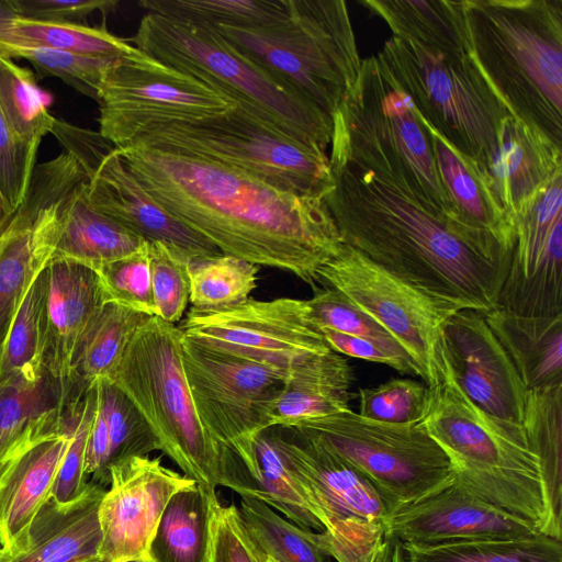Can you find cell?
Masks as SVG:
<instances>
[{
    "instance_id": "7dc6e473",
    "label": "cell",
    "mask_w": 562,
    "mask_h": 562,
    "mask_svg": "<svg viewBox=\"0 0 562 562\" xmlns=\"http://www.w3.org/2000/svg\"><path fill=\"white\" fill-rule=\"evenodd\" d=\"M104 303H115L133 311L156 316L149 269V241L135 252L94 270Z\"/></svg>"
},
{
    "instance_id": "277c9868",
    "label": "cell",
    "mask_w": 562,
    "mask_h": 562,
    "mask_svg": "<svg viewBox=\"0 0 562 562\" xmlns=\"http://www.w3.org/2000/svg\"><path fill=\"white\" fill-rule=\"evenodd\" d=\"M471 56L510 112L562 147V0H464Z\"/></svg>"
},
{
    "instance_id": "db71d44e",
    "label": "cell",
    "mask_w": 562,
    "mask_h": 562,
    "mask_svg": "<svg viewBox=\"0 0 562 562\" xmlns=\"http://www.w3.org/2000/svg\"><path fill=\"white\" fill-rule=\"evenodd\" d=\"M318 329L328 348L336 353L386 364L403 374L417 375L411 358L398 345L347 335L328 328Z\"/></svg>"
},
{
    "instance_id": "f6af8a7d",
    "label": "cell",
    "mask_w": 562,
    "mask_h": 562,
    "mask_svg": "<svg viewBox=\"0 0 562 562\" xmlns=\"http://www.w3.org/2000/svg\"><path fill=\"white\" fill-rule=\"evenodd\" d=\"M0 56L26 59L40 78L57 77L95 101L104 71L119 58L10 45H0Z\"/></svg>"
},
{
    "instance_id": "8fae6325",
    "label": "cell",
    "mask_w": 562,
    "mask_h": 562,
    "mask_svg": "<svg viewBox=\"0 0 562 562\" xmlns=\"http://www.w3.org/2000/svg\"><path fill=\"white\" fill-rule=\"evenodd\" d=\"M290 429L316 439L364 475L391 514L454 480L448 456L422 422H375L348 408Z\"/></svg>"
},
{
    "instance_id": "6125c7cd",
    "label": "cell",
    "mask_w": 562,
    "mask_h": 562,
    "mask_svg": "<svg viewBox=\"0 0 562 562\" xmlns=\"http://www.w3.org/2000/svg\"><path fill=\"white\" fill-rule=\"evenodd\" d=\"M3 553H4L3 548H0V559L2 558Z\"/></svg>"
},
{
    "instance_id": "ee69618b",
    "label": "cell",
    "mask_w": 562,
    "mask_h": 562,
    "mask_svg": "<svg viewBox=\"0 0 562 562\" xmlns=\"http://www.w3.org/2000/svg\"><path fill=\"white\" fill-rule=\"evenodd\" d=\"M93 384L109 432V471L116 462L160 450L149 425L121 389L108 379H99Z\"/></svg>"
},
{
    "instance_id": "9f6ffc18",
    "label": "cell",
    "mask_w": 562,
    "mask_h": 562,
    "mask_svg": "<svg viewBox=\"0 0 562 562\" xmlns=\"http://www.w3.org/2000/svg\"><path fill=\"white\" fill-rule=\"evenodd\" d=\"M50 133L55 135L66 153L76 159L88 178L114 148L100 132L86 130L64 120L56 119Z\"/></svg>"
},
{
    "instance_id": "11a10c76",
    "label": "cell",
    "mask_w": 562,
    "mask_h": 562,
    "mask_svg": "<svg viewBox=\"0 0 562 562\" xmlns=\"http://www.w3.org/2000/svg\"><path fill=\"white\" fill-rule=\"evenodd\" d=\"M14 15L56 23H77L93 12L113 11V0H10Z\"/></svg>"
},
{
    "instance_id": "bcb514c9",
    "label": "cell",
    "mask_w": 562,
    "mask_h": 562,
    "mask_svg": "<svg viewBox=\"0 0 562 562\" xmlns=\"http://www.w3.org/2000/svg\"><path fill=\"white\" fill-rule=\"evenodd\" d=\"M191 254L165 241L149 243V269L156 316L169 323L181 319L190 302Z\"/></svg>"
},
{
    "instance_id": "8d00e7d4",
    "label": "cell",
    "mask_w": 562,
    "mask_h": 562,
    "mask_svg": "<svg viewBox=\"0 0 562 562\" xmlns=\"http://www.w3.org/2000/svg\"><path fill=\"white\" fill-rule=\"evenodd\" d=\"M237 494L268 505L302 528L316 529L319 532L324 530L274 446L270 429L261 432L255 440L254 468Z\"/></svg>"
},
{
    "instance_id": "8992f818",
    "label": "cell",
    "mask_w": 562,
    "mask_h": 562,
    "mask_svg": "<svg viewBox=\"0 0 562 562\" xmlns=\"http://www.w3.org/2000/svg\"><path fill=\"white\" fill-rule=\"evenodd\" d=\"M215 27L243 55L331 119L360 74L362 59L344 0H292L290 14L280 22Z\"/></svg>"
},
{
    "instance_id": "b9f144b4",
    "label": "cell",
    "mask_w": 562,
    "mask_h": 562,
    "mask_svg": "<svg viewBox=\"0 0 562 562\" xmlns=\"http://www.w3.org/2000/svg\"><path fill=\"white\" fill-rule=\"evenodd\" d=\"M0 109L15 136L38 147L56 117L48 109L32 71L0 56Z\"/></svg>"
},
{
    "instance_id": "836d02e7",
    "label": "cell",
    "mask_w": 562,
    "mask_h": 562,
    "mask_svg": "<svg viewBox=\"0 0 562 562\" xmlns=\"http://www.w3.org/2000/svg\"><path fill=\"white\" fill-rule=\"evenodd\" d=\"M150 317L115 303H104L85 334L69 376L75 394L82 397L99 379L111 380L127 344Z\"/></svg>"
},
{
    "instance_id": "30bf717a",
    "label": "cell",
    "mask_w": 562,
    "mask_h": 562,
    "mask_svg": "<svg viewBox=\"0 0 562 562\" xmlns=\"http://www.w3.org/2000/svg\"><path fill=\"white\" fill-rule=\"evenodd\" d=\"M181 358L199 419L221 459L220 486L236 492L255 462V440L269 429L266 411L288 374L186 338Z\"/></svg>"
},
{
    "instance_id": "681fc988",
    "label": "cell",
    "mask_w": 562,
    "mask_h": 562,
    "mask_svg": "<svg viewBox=\"0 0 562 562\" xmlns=\"http://www.w3.org/2000/svg\"><path fill=\"white\" fill-rule=\"evenodd\" d=\"M207 562H276L249 532L239 508L211 495Z\"/></svg>"
},
{
    "instance_id": "94428289",
    "label": "cell",
    "mask_w": 562,
    "mask_h": 562,
    "mask_svg": "<svg viewBox=\"0 0 562 562\" xmlns=\"http://www.w3.org/2000/svg\"><path fill=\"white\" fill-rule=\"evenodd\" d=\"M119 562H149V561L146 559H126V560H121Z\"/></svg>"
},
{
    "instance_id": "7bdbcfd3",
    "label": "cell",
    "mask_w": 562,
    "mask_h": 562,
    "mask_svg": "<svg viewBox=\"0 0 562 562\" xmlns=\"http://www.w3.org/2000/svg\"><path fill=\"white\" fill-rule=\"evenodd\" d=\"M239 512L251 536L276 562H324L316 532L255 498L241 497Z\"/></svg>"
},
{
    "instance_id": "f907efd6",
    "label": "cell",
    "mask_w": 562,
    "mask_h": 562,
    "mask_svg": "<svg viewBox=\"0 0 562 562\" xmlns=\"http://www.w3.org/2000/svg\"><path fill=\"white\" fill-rule=\"evenodd\" d=\"M306 302L310 317L317 328L398 345L382 326L336 289H316Z\"/></svg>"
},
{
    "instance_id": "484cf974",
    "label": "cell",
    "mask_w": 562,
    "mask_h": 562,
    "mask_svg": "<svg viewBox=\"0 0 562 562\" xmlns=\"http://www.w3.org/2000/svg\"><path fill=\"white\" fill-rule=\"evenodd\" d=\"M81 400L72 405L61 430L32 441L0 473V544L4 551L50 497Z\"/></svg>"
},
{
    "instance_id": "7402d4cb",
    "label": "cell",
    "mask_w": 562,
    "mask_h": 562,
    "mask_svg": "<svg viewBox=\"0 0 562 562\" xmlns=\"http://www.w3.org/2000/svg\"><path fill=\"white\" fill-rule=\"evenodd\" d=\"M83 397V396H82ZM78 397L69 381L43 364L14 372L0 383V473L32 441L61 430Z\"/></svg>"
},
{
    "instance_id": "f5cc1de1",
    "label": "cell",
    "mask_w": 562,
    "mask_h": 562,
    "mask_svg": "<svg viewBox=\"0 0 562 562\" xmlns=\"http://www.w3.org/2000/svg\"><path fill=\"white\" fill-rule=\"evenodd\" d=\"M37 150L15 136L0 109V195L13 214L26 195Z\"/></svg>"
},
{
    "instance_id": "d590c367",
    "label": "cell",
    "mask_w": 562,
    "mask_h": 562,
    "mask_svg": "<svg viewBox=\"0 0 562 562\" xmlns=\"http://www.w3.org/2000/svg\"><path fill=\"white\" fill-rule=\"evenodd\" d=\"M521 425L539 459L550 510L562 522V383L527 390Z\"/></svg>"
},
{
    "instance_id": "4fadbf2b",
    "label": "cell",
    "mask_w": 562,
    "mask_h": 562,
    "mask_svg": "<svg viewBox=\"0 0 562 562\" xmlns=\"http://www.w3.org/2000/svg\"><path fill=\"white\" fill-rule=\"evenodd\" d=\"M97 102L99 132L115 148L128 146L150 124L205 119L236 106L216 89L135 46L104 71Z\"/></svg>"
},
{
    "instance_id": "2e32d148",
    "label": "cell",
    "mask_w": 562,
    "mask_h": 562,
    "mask_svg": "<svg viewBox=\"0 0 562 562\" xmlns=\"http://www.w3.org/2000/svg\"><path fill=\"white\" fill-rule=\"evenodd\" d=\"M341 104L396 150L435 213L477 245L480 239L459 222L442 186L427 124L378 55L362 59L359 77Z\"/></svg>"
},
{
    "instance_id": "60d3db41",
    "label": "cell",
    "mask_w": 562,
    "mask_h": 562,
    "mask_svg": "<svg viewBox=\"0 0 562 562\" xmlns=\"http://www.w3.org/2000/svg\"><path fill=\"white\" fill-rule=\"evenodd\" d=\"M47 265L31 281L0 357V383L27 367L43 364L47 329Z\"/></svg>"
},
{
    "instance_id": "f35d334b",
    "label": "cell",
    "mask_w": 562,
    "mask_h": 562,
    "mask_svg": "<svg viewBox=\"0 0 562 562\" xmlns=\"http://www.w3.org/2000/svg\"><path fill=\"white\" fill-rule=\"evenodd\" d=\"M147 12L214 26L255 29L284 20L292 0H143Z\"/></svg>"
},
{
    "instance_id": "ffe728a7",
    "label": "cell",
    "mask_w": 562,
    "mask_h": 562,
    "mask_svg": "<svg viewBox=\"0 0 562 562\" xmlns=\"http://www.w3.org/2000/svg\"><path fill=\"white\" fill-rule=\"evenodd\" d=\"M88 203L147 241L173 244L192 256L221 251L179 223L142 188L114 147L85 183Z\"/></svg>"
},
{
    "instance_id": "ac0fdd59",
    "label": "cell",
    "mask_w": 562,
    "mask_h": 562,
    "mask_svg": "<svg viewBox=\"0 0 562 562\" xmlns=\"http://www.w3.org/2000/svg\"><path fill=\"white\" fill-rule=\"evenodd\" d=\"M441 348L456 383L473 404L521 425L527 390L483 312L453 313L443 326Z\"/></svg>"
},
{
    "instance_id": "5bb4252c",
    "label": "cell",
    "mask_w": 562,
    "mask_h": 562,
    "mask_svg": "<svg viewBox=\"0 0 562 562\" xmlns=\"http://www.w3.org/2000/svg\"><path fill=\"white\" fill-rule=\"evenodd\" d=\"M318 277L394 338L427 386L437 383L443 326L462 308L411 285L346 244Z\"/></svg>"
},
{
    "instance_id": "1f68e13d",
    "label": "cell",
    "mask_w": 562,
    "mask_h": 562,
    "mask_svg": "<svg viewBox=\"0 0 562 562\" xmlns=\"http://www.w3.org/2000/svg\"><path fill=\"white\" fill-rule=\"evenodd\" d=\"M393 37L446 55H470L464 0H361Z\"/></svg>"
},
{
    "instance_id": "52a82bcc",
    "label": "cell",
    "mask_w": 562,
    "mask_h": 562,
    "mask_svg": "<svg viewBox=\"0 0 562 562\" xmlns=\"http://www.w3.org/2000/svg\"><path fill=\"white\" fill-rule=\"evenodd\" d=\"M182 331L158 316L133 335L110 381L145 418L168 456L196 483L220 486V452L201 424L184 374Z\"/></svg>"
},
{
    "instance_id": "816d5d0a",
    "label": "cell",
    "mask_w": 562,
    "mask_h": 562,
    "mask_svg": "<svg viewBox=\"0 0 562 562\" xmlns=\"http://www.w3.org/2000/svg\"><path fill=\"white\" fill-rule=\"evenodd\" d=\"M94 407L95 387L92 384L79 404L69 442L52 488L50 497L58 503L63 504L75 499L87 484L86 448Z\"/></svg>"
},
{
    "instance_id": "44dd1931",
    "label": "cell",
    "mask_w": 562,
    "mask_h": 562,
    "mask_svg": "<svg viewBox=\"0 0 562 562\" xmlns=\"http://www.w3.org/2000/svg\"><path fill=\"white\" fill-rule=\"evenodd\" d=\"M105 491L90 481L68 503L49 497L0 562H79L100 557L99 506Z\"/></svg>"
},
{
    "instance_id": "c3c4849f",
    "label": "cell",
    "mask_w": 562,
    "mask_h": 562,
    "mask_svg": "<svg viewBox=\"0 0 562 562\" xmlns=\"http://www.w3.org/2000/svg\"><path fill=\"white\" fill-rule=\"evenodd\" d=\"M429 405V387L408 379H391L359 390V415L389 424L423 422Z\"/></svg>"
},
{
    "instance_id": "4316f807",
    "label": "cell",
    "mask_w": 562,
    "mask_h": 562,
    "mask_svg": "<svg viewBox=\"0 0 562 562\" xmlns=\"http://www.w3.org/2000/svg\"><path fill=\"white\" fill-rule=\"evenodd\" d=\"M428 128L440 180L459 222L492 248L512 256L516 240L515 223L492 193L479 165L461 156Z\"/></svg>"
},
{
    "instance_id": "9c48e42d",
    "label": "cell",
    "mask_w": 562,
    "mask_h": 562,
    "mask_svg": "<svg viewBox=\"0 0 562 562\" xmlns=\"http://www.w3.org/2000/svg\"><path fill=\"white\" fill-rule=\"evenodd\" d=\"M130 145L212 160L300 194L324 198L331 186L325 150L297 140L237 105L205 119L150 124Z\"/></svg>"
},
{
    "instance_id": "603a6c76",
    "label": "cell",
    "mask_w": 562,
    "mask_h": 562,
    "mask_svg": "<svg viewBox=\"0 0 562 562\" xmlns=\"http://www.w3.org/2000/svg\"><path fill=\"white\" fill-rule=\"evenodd\" d=\"M480 169L516 226V217L540 190L562 173V147L509 115L502 124L494 151Z\"/></svg>"
},
{
    "instance_id": "6f0895ef",
    "label": "cell",
    "mask_w": 562,
    "mask_h": 562,
    "mask_svg": "<svg viewBox=\"0 0 562 562\" xmlns=\"http://www.w3.org/2000/svg\"><path fill=\"white\" fill-rule=\"evenodd\" d=\"M358 562H406L402 542L387 531Z\"/></svg>"
},
{
    "instance_id": "d6a6232c",
    "label": "cell",
    "mask_w": 562,
    "mask_h": 562,
    "mask_svg": "<svg viewBox=\"0 0 562 562\" xmlns=\"http://www.w3.org/2000/svg\"><path fill=\"white\" fill-rule=\"evenodd\" d=\"M214 493L193 482L170 497L148 546L149 562H207Z\"/></svg>"
},
{
    "instance_id": "4dcf8cb0",
    "label": "cell",
    "mask_w": 562,
    "mask_h": 562,
    "mask_svg": "<svg viewBox=\"0 0 562 562\" xmlns=\"http://www.w3.org/2000/svg\"><path fill=\"white\" fill-rule=\"evenodd\" d=\"M87 180L76 184L61 201L59 233L52 258L97 270L135 252L147 240L94 210L85 195Z\"/></svg>"
},
{
    "instance_id": "f546056e",
    "label": "cell",
    "mask_w": 562,
    "mask_h": 562,
    "mask_svg": "<svg viewBox=\"0 0 562 562\" xmlns=\"http://www.w3.org/2000/svg\"><path fill=\"white\" fill-rule=\"evenodd\" d=\"M484 318L526 390L562 383V315L526 316L497 306Z\"/></svg>"
},
{
    "instance_id": "9a60e30c",
    "label": "cell",
    "mask_w": 562,
    "mask_h": 562,
    "mask_svg": "<svg viewBox=\"0 0 562 562\" xmlns=\"http://www.w3.org/2000/svg\"><path fill=\"white\" fill-rule=\"evenodd\" d=\"M178 327L196 344L286 374L330 351L306 300L293 297H249L217 310L191 307Z\"/></svg>"
},
{
    "instance_id": "91938a15",
    "label": "cell",
    "mask_w": 562,
    "mask_h": 562,
    "mask_svg": "<svg viewBox=\"0 0 562 562\" xmlns=\"http://www.w3.org/2000/svg\"><path fill=\"white\" fill-rule=\"evenodd\" d=\"M79 562H110L101 557H95V558H92V559H88V560H83V561H79Z\"/></svg>"
},
{
    "instance_id": "83f0119b",
    "label": "cell",
    "mask_w": 562,
    "mask_h": 562,
    "mask_svg": "<svg viewBox=\"0 0 562 562\" xmlns=\"http://www.w3.org/2000/svg\"><path fill=\"white\" fill-rule=\"evenodd\" d=\"M352 370L334 351L319 355L291 371L266 411L269 428H291L314 418L341 413L349 407Z\"/></svg>"
},
{
    "instance_id": "e0dca14e",
    "label": "cell",
    "mask_w": 562,
    "mask_h": 562,
    "mask_svg": "<svg viewBox=\"0 0 562 562\" xmlns=\"http://www.w3.org/2000/svg\"><path fill=\"white\" fill-rule=\"evenodd\" d=\"M195 482L165 467L160 458L132 457L110 468V488L99 506L100 557L119 562L146 559L170 497Z\"/></svg>"
},
{
    "instance_id": "d4e9b609",
    "label": "cell",
    "mask_w": 562,
    "mask_h": 562,
    "mask_svg": "<svg viewBox=\"0 0 562 562\" xmlns=\"http://www.w3.org/2000/svg\"><path fill=\"white\" fill-rule=\"evenodd\" d=\"M47 329L43 366L69 381L78 347L104 304L94 270L83 265L50 259L47 263Z\"/></svg>"
},
{
    "instance_id": "6da1fadb",
    "label": "cell",
    "mask_w": 562,
    "mask_h": 562,
    "mask_svg": "<svg viewBox=\"0 0 562 562\" xmlns=\"http://www.w3.org/2000/svg\"><path fill=\"white\" fill-rule=\"evenodd\" d=\"M333 124L324 201L344 243L443 302L483 313L497 307L508 267L429 209L383 137L344 108Z\"/></svg>"
},
{
    "instance_id": "3957f363",
    "label": "cell",
    "mask_w": 562,
    "mask_h": 562,
    "mask_svg": "<svg viewBox=\"0 0 562 562\" xmlns=\"http://www.w3.org/2000/svg\"><path fill=\"white\" fill-rule=\"evenodd\" d=\"M429 387L423 424L448 456L454 481L476 497L562 540L550 510L538 457L522 425L498 419L473 404L454 381L441 344L438 379Z\"/></svg>"
},
{
    "instance_id": "cb8c5ba5",
    "label": "cell",
    "mask_w": 562,
    "mask_h": 562,
    "mask_svg": "<svg viewBox=\"0 0 562 562\" xmlns=\"http://www.w3.org/2000/svg\"><path fill=\"white\" fill-rule=\"evenodd\" d=\"M64 196L50 204L25 196L0 235V357L31 281L53 257Z\"/></svg>"
},
{
    "instance_id": "d6986e66",
    "label": "cell",
    "mask_w": 562,
    "mask_h": 562,
    "mask_svg": "<svg viewBox=\"0 0 562 562\" xmlns=\"http://www.w3.org/2000/svg\"><path fill=\"white\" fill-rule=\"evenodd\" d=\"M389 531L402 543L412 544L541 533L531 522L476 497L454 480L445 488L394 512Z\"/></svg>"
},
{
    "instance_id": "ab89813d",
    "label": "cell",
    "mask_w": 562,
    "mask_h": 562,
    "mask_svg": "<svg viewBox=\"0 0 562 562\" xmlns=\"http://www.w3.org/2000/svg\"><path fill=\"white\" fill-rule=\"evenodd\" d=\"M258 266L227 254L195 256L189 262L190 303L217 310L241 303L257 286Z\"/></svg>"
},
{
    "instance_id": "680465c9",
    "label": "cell",
    "mask_w": 562,
    "mask_h": 562,
    "mask_svg": "<svg viewBox=\"0 0 562 562\" xmlns=\"http://www.w3.org/2000/svg\"><path fill=\"white\" fill-rule=\"evenodd\" d=\"M14 214L11 212V210L7 206L4 201L2 200L0 195V235L8 226L10 220L12 218Z\"/></svg>"
},
{
    "instance_id": "7a4b0ae2",
    "label": "cell",
    "mask_w": 562,
    "mask_h": 562,
    "mask_svg": "<svg viewBox=\"0 0 562 562\" xmlns=\"http://www.w3.org/2000/svg\"><path fill=\"white\" fill-rule=\"evenodd\" d=\"M146 193L222 254L291 272L315 290L345 243L323 196L168 149L116 148Z\"/></svg>"
},
{
    "instance_id": "ba28073f",
    "label": "cell",
    "mask_w": 562,
    "mask_h": 562,
    "mask_svg": "<svg viewBox=\"0 0 562 562\" xmlns=\"http://www.w3.org/2000/svg\"><path fill=\"white\" fill-rule=\"evenodd\" d=\"M378 57L425 123L482 167L504 120L514 115L471 55H446L392 37Z\"/></svg>"
},
{
    "instance_id": "74e56055",
    "label": "cell",
    "mask_w": 562,
    "mask_h": 562,
    "mask_svg": "<svg viewBox=\"0 0 562 562\" xmlns=\"http://www.w3.org/2000/svg\"><path fill=\"white\" fill-rule=\"evenodd\" d=\"M402 544L406 562H562V540L543 533L439 544Z\"/></svg>"
},
{
    "instance_id": "7c38bea8",
    "label": "cell",
    "mask_w": 562,
    "mask_h": 562,
    "mask_svg": "<svg viewBox=\"0 0 562 562\" xmlns=\"http://www.w3.org/2000/svg\"><path fill=\"white\" fill-rule=\"evenodd\" d=\"M270 431L324 530L316 540L337 562H357L389 531L391 512L372 483L316 439Z\"/></svg>"
},
{
    "instance_id": "e575fe53",
    "label": "cell",
    "mask_w": 562,
    "mask_h": 562,
    "mask_svg": "<svg viewBox=\"0 0 562 562\" xmlns=\"http://www.w3.org/2000/svg\"><path fill=\"white\" fill-rule=\"evenodd\" d=\"M0 45L42 47L117 58L134 45L104 26L56 23L14 15L10 0H0Z\"/></svg>"
},
{
    "instance_id": "f1b7e54d",
    "label": "cell",
    "mask_w": 562,
    "mask_h": 562,
    "mask_svg": "<svg viewBox=\"0 0 562 562\" xmlns=\"http://www.w3.org/2000/svg\"><path fill=\"white\" fill-rule=\"evenodd\" d=\"M562 254V173L516 217V240L497 306L510 310L536 271Z\"/></svg>"
},
{
    "instance_id": "5b68a950",
    "label": "cell",
    "mask_w": 562,
    "mask_h": 562,
    "mask_svg": "<svg viewBox=\"0 0 562 562\" xmlns=\"http://www.w3.org/2000/svg\"><path fill=\"white\" fill-rule=\"evenodd\" d=\"M135 47L229 98L247 114L326 151L333 119L231 45L214 25L147 12Z\"/></svg>"
}]
</instances>
